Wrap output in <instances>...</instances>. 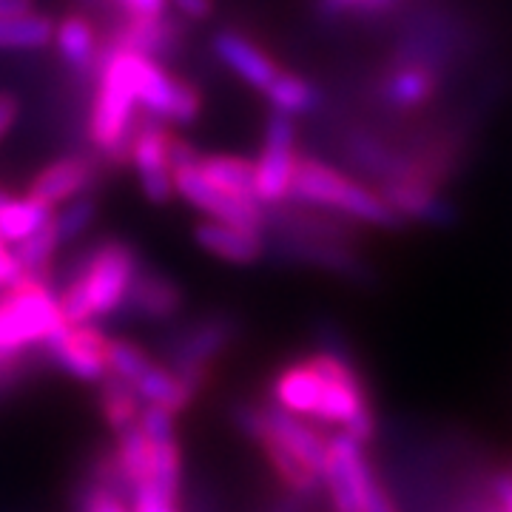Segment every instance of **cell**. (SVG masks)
I'll list each match as a JSON object with an SVG mask.
<instances>
[{
	"mask_svg": "<svg viewBox=\"0 0 512 512\" xmlns=\"http://www.w3.org/2000/svg\"><path fill=\"white\" fill-rule=\"evenodd\" d=\"M137 63L140 55L111 43L100 49L97 60V92L92 103V134L94 148L114 165L128 163L131 140L137 131Z\"/></svg>",
	"mask_w": 512,
	"mask_h": 512,
	"instance_id": "1",
	"label": "cell"
},
{
	"mask_svg": "<svg viewBox=\"0 0 512 512\" xmlns=\"http://www.w3.org/2000/svg\"><path fill=\"white\" fill-rule=\"evenodd\" d=\"M63 325L57 293L46 279L23 276L0 291V387L18 382L26 353L43 350L46 339Z\"/></svg>",
	"mask_w": 512,
	"mask_h": 512,
	"instance_id": "2",
	"label": "cell"
},
{
	"mask_svg": "<svg viewBox=\"0 0 512 512\" xmlns=\"http://www.w3.org/2000/svg\"><path fill=\"white\" fill-rule=\"evenodd\" d=\"M288 200L308 205V208H333L353 220L376 225V228H402V217L384 202L382 194L370 191L365 185L353 183L336 168L319 163L313 157H296L291 194Z\"/></svg>",
	"mask_w": 512,
	"mask_h": 512,
	"instance_id": "3",
	"label": "cell"
},
{
	"mask_svg": "<svg viewBox=\"0 0 512 512\" xmlns=\"http://www.w3.org/2000/svg\"><path fill=\"white\" fill-rule=\"evenodd\" d=\"M137 271H140L137 251L123 239H103L89 254L77 259L72 276L80 279L83 291L89 296L92 322H103L123 311Z\"/></svg>",
	"mask_w": 512,
	"mask_h": 512,
	"instance_id": "4",
	"label": "cell"
},
{
	"mask_svg": "<svg viewBox=\"0 0 512 512\" xmlns=\"http://www.w3.org/2000/svg\"><path fill=\"white\" fill-rule=\"evenodd\" d=\"M237 322L228 313H211L185 325L168 342V370L197 396L208 379V367L231 345Z\"/></svg>",
	"mask_w": 512,
	"mask_h": 512,
	"instance_id": "5",
	"label": "cell"
},
{
	"mask_svg": "<svg viewBox=\"0 0 512 512\" xmlns=\"http://www.w3.org/2000/svg\"><path fill=\"white\" fill-rule=\"evenodd\" d=\"M137 103L148 111V117L160 123L188 126L200 117L202 94L197 86L177 80L151 57L140 55L137 63Z\"/></svg>",
	"mask_w": 512,
	"mask_h": 512,
	"instance_id": "6",
	"label": "cell"
},
{
	"mask_svg": "<svg viewBox=\"0 0 512 512\" xmlns=\"http://www.w3.org/2000/svg\"><path fill=\"white\" fill-rule=\"evenodd\" d=\"M296 123L293 117L274 111L265 126V146L254 163L256 200L262 205L288 202L293 168H296Z\"/></svg>",
	"mask_w": 512,
	"mask_h": 512,
	"instance_id": "7",
	"label": "cell"
},
{
	"mask_svg": "<svg viewBox=\"0 0 512 512\" xmlns=\"http://www.w3.org/2000/svg\"><path fill=\"white\" fill-rule=\"evenodd\" d=\"M43 353L80 382H103L109 376V336L94 325H63L46 339Z\"/></svg>",
	"mask_w": 512,
	"mask_h": 512,
	"instance_id": "8",
	"label": "cell"
},
{
	"mask_svg": "<svg viewBox=\"0 0 512 512\" xmlns=\"http://www.w3.org/2000/svg\"><path fill=\"white\" fill-rule=\"evenodd\" d=\"M376 481L370 464H367L362 444L348 439L345 433L328 439V456H325V473L322 484L328 487L330 501L336 512H362V498L367 487Z\"/></svg>",
	"mask_w": 512,
	"mask_h": 512,
	"instance_id": "9",
	"label": "cell"
},
{
	"mask_svg": "<svg viewBox=\"0 0 512 512\" xmlns=\"http://www.w3.org/2000/svg\"><path fill=\"white\" fill-rule=\"evenodd\" d=\"M200 163V160H197ZM194 165H183V168H174L171 171V180H174V194H180L183 200H188L194 208H200L202 214H208L211 220L228 222V225H237V228H248V231H259L265 228V205L259 202H245L237 197H228L217 191L214 185L208 183L200 174V168Z\"/></svg>",
	"mask_w": 512,
	"mask_h": 512,
	"instance_id": "10",
	"label": "cell"
},
{
	"mask_svg": "<svg viewBox=\"0 0 512 512\" xmlns=\"http://www.w3.org/2000/svg\"><path fill=\"white\" fill-rule=\"evenodd\" d=\"M168 137H171V131L160 120L148 117L134 131L131 151H128V163L137 168L143 194L154 205H168L174 200V180H171V163H168Z\"/></svg>",
	"mask_w": 512,
	"mask_h": 512,
	"instance_id": "11",
	"label": "cell"
},
{
	"mask_svg": "<svg viewBox=\"0 0 512 512\" xmlns=\"http://www.w3.org/2000/svg\"><path fill=\"white\" fill-rule=\"evenodd\" d=\"M379 194L402 220L410 217V220L441 225V228L458 220L456 205L447 197H441L436 185L427 180H384Z\"/></svg>",
	"mask_w": 512,
	"mask_h": 512,
	"instance_id": "12",
	"label": "cell"
},
{
	"mask_svg": "<svg viewBox=\"0 0 512 512\" xmlns=\"http://www.w3.org/2000/svg\"><path fill=\"white\" fill-rule=\"evenodd\" d=\"M94 174H97V163L92 157H83V154L63 157L57 163L46 165L43 171H37L29 185V197L46 202L49 208L72 202L92 188Z\"/></svg>",
	"mask_w": 512,
	"mask_h": 512,
	"instance_id": "13",
	"label": "cell"
},
{
	"mask_svg": "<svg viewBox=\"0 0 512 512\" xmlns=\"http://www.w3.org/2000/svg\"><path fill=\"white\" fill-rule=\"evenodd\" d=\"M183 311V291L177 282H171L168 276L157 274L140 268L131 291H128L126 305L120 313H131L137 319H148V322H168L177 313Z\"/></svg>",
	"mask_w": 512,
	"mask_h": 512,
	"instance_id": "14",
	"label": "cell"
},
{
	"mask_svg": "<svg viewBox=\"0 0 512 512\" xmlns=\"http://www.w3.org/2000/svg\"><path fill=\"white\" fill-rule=\"evenodd\" d=\"M325 396V376L313 367L311 359L288 365L274 379V404L299 419H316Z\"/></svg>",
	"mask_w": 512,
	"mask_h": 512,
	"instance_id": "15",
	"label": "cell"
},
{
	"mask_svg": "<svg viewBox=\"0 0 512 512\" xmlns=\"http://www.w3.org/2000/svg\"><path fill=\"white\" fill-rule=\"evenodd\" d=\"M211 49L220 57L222 66H228L239 80H245L259 92H265L274 83L276 74L282 72L259 46H254L248 37L237 35V32H217L211 37Z\"/></svg>",
	"mask_w": 512,
	"mask_h": 512,
	"instance_id": "16",
	"label": "cell"
},
{
	"mask_svg": "<svg viewBox=\"0 0 512 512\" xmlns=\"http://www.w3.org/2000/svg\"><path fill=\"white\" fill-rule=\"evenodd\" d=\"M194 239L202 251H208L217 259H225V262H234V265H251L265 254V239L259 231L237 228L228 222H200L194 228Z\"/></svg>",
	"mask_w": 512,
	"mask_h": 512,
	"instance_id": "17",
	"label": "cell"
},
{
	"mask_svg": "<svg viewBox=\"0 0 512 512\" xmlns=\"http://www.w3.org/2000/svg\"><path fill=\"white\" fill-rule=\"evenodd\" d=\"M114 46L137 52V55L163 60L171 57L180 46V26L171 18H126V23L114 32Z\"/></svg>",
	"mask_w": 512,
	"mask_h": 512,
	"instance_id": "18",
	"label": "cell"
},
{
	"mask_svg": "<svg viewBox=\"0 0 512 512\" xmlns=\"http://www.w3.org/2000/svg\"><path fill=\"white\" fill-rule=\"evenodd\" d=\"M52 40H55L57 52L69 63L72 72L89 74L92 69H97L100 43H97V35H94L92 20L86 15H66L55 26Z\"/></svg>",
	"mask_w": 512,
	"mask_h": 512,
	"instance_id": "19",
	"label": "cell"
},
{
	"mask_svg": "<svg viewBox=\"0 0 512 512\" xmlns=\"http://www.w3.org/2000/svg\"><path fill=\"white\" fill-rule=\"evenodd\" d=\"M197 168L222 194L245 202H259L256 200V171L251 160L234 157V154H208V157H200Z\"/></svg>",
	"mask_w": 512,
	"mask_h": 512,
	"instance_id": "20",
	"label": "cell"
},
{
	"mask_svg": "<svg viewBox=\"0 0 512 512\" xmlns=\"http://www.w3.org/2000/svg\"><path fill=\"white\" fill-rule=\"evenodd\" d=\"M55 220L52 208L35 197H12L9 191L0 188V237L12 245L20 239L32 237L43 225Z\"/></svg>",
	"mask_w": 512,
	"mask_h": 512,
	"instance_id": "21",
	"label": "cell"
},
{
	"mask_svg": "<svg viewBox=\"0 0 512 512\" xmlns=\"http://www.w3.org/2000/svg\"><path fill=\"white\" fill-rule=\"evenodd\" d=\"M279 248L293 259H302V262H311L319 268H328V271H339V274L348 276H362L367 271V265L353 256L348 248H339L336 242L330 239H311V237H288L285 242H279Z\"/></svg>",
	"mask_w": 512,
	"mask_h": 512,
	"instance_id": "22",
	"label": "cell"
},
{
	"mask_svg": "<svg viewBox=\"0 0 512 512\" xmlns=\"http://www.w3.org/2000/svg\"><path fill=\"white\" fill-rule=\"evenodd\" d=\"M134 390H137V396L143 399V404L163 407V410L174 413V416H180L183 410H188V404L194 402V393H191L168 367L157 365V362H151V365L134 379Z\"/></svg>",
	"mask_w": 512,
	"mask_h": 512,
	"instance_id": "23",
	"label": "cell"
},
{
	"mask_svg": "<svg viewBox=\"0 0 512 512\" xmlns=\"http://www.w3.org/2000/svg\"><path fill=\"white\" fill-rule=\"evenodd\" d=\"M140 410H143V399L137 396L134 384L123 382L111 373L100 382V413L114 436L137 427Z\"/></svg>",
	"mask_w": 512,
	"mask_h": 512,
	"instance_id": "24",
	"label": "cell"
},
{
	"mask_svg": "<svg viewBox=\"0 0 512 512\" xmlns=\"http://www.w3.org/2000/svg\"><path fill=\"white\" fill-rule=\"evenodd\" d=\"M436 74L424 66H402L384 80V100L396 109H416L436 94Z\"/></svg>",
	"mask_w": 512,
	"mask_h": 512,
	"instance_id": "25",
	"label": "cell"
},
{
	"mask_svg": "<svg viewBox=\"0 0 512 512\" xmlns=\"http://www.w3.org/2000/svg\"><path fill=\"white\" fill-rule=\"evenodd\" d=\"M262 94L271 100L274 111H282V114H288V117H296V114H313V111H319V106H322V94H319V89H316L313 83H308L305 77H299V74L279 72L274 77V83H271Z\"/></svg>",
	"mask_w": 512,
	"mask_h": 512,
	"instance_id": "26",
	"label": "cell"
},
{
	"mask_svg": "<svg viewBox=\"0 0 512 512\" xmlns=\"http://www.w3.org/2000/svg\"><path fill=\"white\" fill-rule=\"evenodd\" d=\"M55 35V26L46 15H18V18H0V49L3 52H29L46 46Z\"/></svg>",
	"mask_w": 512,
	"mask_h": 512,
	"instance_id": "27",
	"label": "cell"
},
{
	"mask_svg": "<svg viewBox=\"0 0 512 512\" xmlns=\"http://www.w3.org/2000/svg\"><path fill=\"white\" fill-rule=\"evenodd\" d=\"M57 248H60V239H57L55 222H49V225H43L40 231H35L32 237L20 239L12 254L18 259L23 276L46 279V274H49V262H52V256H55Z\"/></svg>",
	"mask_w": 512,
	"mask_h": 512,
	"instance_id": "28",
	"label": "cell"
},
{
	"mask_svg": "<svg viewBox=\"0 0 512 512\" xmlns=\"http://www.w3.org/2000/svg\"><path fill=\"white\" fill-rule=\"evenodd\" d=\"M180 481H183V456H180V444L163 441V444H151V473L148 484L157 493L177 498L180 495Z\"/></svg>",
	"mask_w": 512,
	"mask_h": 512,
	"instance_id": "29",
	"label": "cell"
},
{
	"mask_svg": "<svg viewBox=\"0 0 512 512\" xmlns=\"http://www.w3.org/2000/svg\"><path fill=\"white\" fill-rule=\"evenodd\" d=\"M94 217H97V202L92 197H77L72 200L66 208H63V214H57L55 220V231L57 239H60V245H66V242H72V239L83 237L89 228H92Z\"/></svg>",
	"mask_w": 512,
	"mask_h": 512,
	"instance_id": "30",
	"label": "cell"
},
{
	"mask_svg": "<svg viewBox=\"0 0 512 512\" xmlns=\"http://www.w3.org/2000/svg\"><path fill=\"white\" fill-rule=\"evenodd\" d=\"M106 362H109V373L123 379V382L134 384V379L151 365L143 350L137 345H131L126 339H109V353H106Z\"/></svg>",
	"mask_w": 512,
	"mask_h": 512,
	"instance_id": "31",
	"label": "cell"
},
{
	"mask_svg": "<svg viewBox=\"0 0 512 512\" xmlns=\"http://www.w3.org/2000/svg\"><path fill=\"white\" fill-rule=\"evenodd\" d=\"M174 413H168L163 407H154V404H143L140 410V419H137V427L140 433L146 436L148 444H163V441H174Z\"/></svg>",
	"mask_w": 512,
	"mask_h": 512,
	"instance_id": "32",
	"label": "cell"
},
{
	"mask_svg": "<svg viewBox=\"0 0 512 512\" xmlns=\"http://www.w3.org/2000/svg\"><path fill=\"white\" fill-rule=\"evenodd\" d=\"M80 512H131L123 504V495L109 490L106 484L92 481L83 493H80Z\"/></svg>",
	"mask_w": 512,
	"mask_h": 512,
	"instance_id": "33",
	"label": "cell"
},
{
	"mask_svg": "<svg viewBox=\"0 0 512 512\" xmlns=\"http://www.w3.org/2000/svg\"><path fill=\"white\" fill-rule=\"evenodd\" d=\"M131 512H180L177 510V498L157 493L151 484H140L131 490Z\"/></svg>",
	"mask_w": 512,
	"mask_h": 512,
	"instance_id": "34",
	"label": "cell"
},
{
	"mask_svg": "<svg viewBox=\"0 0 512 512\" xmlns=\"http://www.w3.org/2000/svg\"><path fill=\"white\" fill-rule=\"evenodd\" d=\"M126 18H163L165 0H114Z\"/></svg>",
	"mask_w": 512,
	"mask_h": 512,
	"instance_id": "35",
	"label": "cell"
},
{
	"mask_svg": "<svg viewBox=\"0 0 512 512\" xmlns=\"http://www.w3.org/2000/svg\"><path fill=\"white\" fill-rule=\"evenodd\" d=\"M18 279H23L18 259L9 251V242L0 237V291H6L9 285H15Z\"/></svg>",
	"mask_w": 512,
	"mask_h": 512,
	"instance_id": "36",
	"label": "cell"
},
{
	"mask_svg": "<svg viewBox=\"0 0 512 512\" xmlns=\"http://www.w3.org/2000/svg\"><path fill=\"white\" fill-rule=\"evenodd\" d=\"M18 114H20L18 97H15V94L0 92V140L9 134V128L18 123Z\"/></svg>",
	"mask_w": 512,
	"mask_h": 512,
	"instance_id": "37",
	"label": "cell"
},
{
	"mask_svg": "<svg viewBox=\"0 0 512 512\" xmlns=\"http://www.w3.org/2000/svg\"><path fill=\"white\" fill-rule=\"evenodd\" d=\"M185 18L191 20H205L211 12H214V3L211 0H171Z\"/></svg>",
	"mask_w": 512,
	"mask_h": 512,
	"instance_id": "38",
	"label": "cell"
},
{
	"mask_svg": "<svg viewBox=\"0 0 512 512\" xmlns=\"http://www.w3.org/2000/svg\"><path fill=\"white\" fill-rule=\"evenodd\" d=\"M35 12V0H0V18H18Z\"/></svg>",
	"mask_w": 512,
	"mask_h": 512,
	"instance_id": "39",
	"label": "cell"
},
{
	"mask_svg": "<svg viewBox=\"0 0 512 512\" xmlns=\"http://www.w3.org/2000/svg\"><path fill=\"white\" fill-rule=\"evenodd\" d=\"M501 512H512V504L510 507H501Z\"/></svg>",
	"mask_w": 512,
	"mask_h": 512,
	"instance_id": "40",
	"label": "cell"
},
{
	"mask_svg": "<svg viewBox=\"0 0 512 512\" xmlns=\"http://www.w3.org/2000/svg\"><path fill=\"white\" fill-rule=\"evenodd\" d=\"M86 3H97V0H86Z\"/></svg>",
	"mask_w": 512,
	"mask_h": 512,
	"instance_id": "41",
	"label": "cell"
},
{
	"mask_svg": "<svg viewBox=\"0 0 512 512\" xmlns=\"http://www.w3.org/2000/svg\"><path fill=\"white\" fill-rule=\"evenodd\" d=\"M0 390H3V387H0Z\"/></svg>",
	"mask_w": 512,
	"mask_h": 512,
	"instance_id": "42",
	"label": "cell"
}]
</instances>
